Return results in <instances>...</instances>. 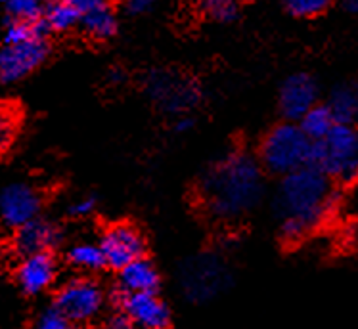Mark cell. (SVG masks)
I'll list each match as a JSON object with an SVG mask.
<instances>
[{"mask_svg": "<svg viewBox=\"0 0 358 329\" xmlns=\"http://www.w3.org/2000/svg\"><path fill=\"white\" fill-rule=\"evenodd\" d=\"M337 203L339 198L334 180L316 165L285 175L278 193L282 235L287 242H299L324 222Z\"/></svg>", "mask_w": 358, "mask_h": 329, "instance_id": "1", "label": "cell"}, {"mask_svg": "<svg viewBox=\"0 0 358 329\" xmlns=\"http://www.w3.org/2000/svg\"><path fill=\"white\" fill-rule=\"evenodd\" d=\"M263 193L261 165L243 152L219 161L205 176L201 198L217 219H238L257 205Z\"/></svg>", "mask_w": 358, "mask_h": 329, "instance_id": "2", "label": "cell"}, {"mask_svg": "<svg viewBox=\"0 0 358 329\" xmlns=\"http://www.w3.org/2000/svg\"><path fill=\"white\" fill-rule=\"evenodd\" d=\"M313 147L315 142L299 124H276L261 142V163L272 175L285 176L310 165Z\"/></svg>", "mask_w": 358, "mask_h": 329, "instance_id": "3", "label": "cell"}, {"mask_svg": "<svg viewBox=\"0 0 358 329\" xmlns=\"http://www.w3.org/2000/svg\"><path fill=\"white\" fill-rule=\"evenodd\" d=\"M337 184L358 182V129L337 123L328 136L315 142L313 161Z\"/></svg>", "mask_w": 358, "mask_h": 329, "instance_id": "4", "label": "cell"}, {"mask_svg": "<svg viewBox=\"0 0 358 329\" xmlns=\"http://www.w3.org/2000/svg\"><path fill=\"white\" fill-rule=\"evenodd\" d=\"M56 308L73 323L90 322L103 308L102 287L88 278L69 279L59 287Z\"/></svg>", "mask_w": 358, "mask_h": 329, "instance_id": "5", "label": "cell"}, {"mask_svg": "<svg viewBox=\"0 0 358 329\" xmlns=\"http://www.w3.org/2000/svg\"><path fill=\"white\" fill-rule=\"evenodd\" d=\"M46 38H29L23 43L0 46V85H12L33 73L48 58Z\"/></svg>", "mask_w": 358, "mask_h": 329, "instance_id": "6", "label": "cell"}, {"mask_svg": "<svg viewBox=\"0 0 358 329\" xmlns=\"http://www.w3.org/2000/svg\"><path fill=\"white\" fill-rule=\"evenodd\" d=\"M100 247L106 255L108 266L113 270H123L127 264L134 263V261L144 256L146 243H144V237L136 228L119 222V224H113L103 232Z\"/></svg>", "mask_w": 358, "mask_h": 329, "instance_id": "7", "label": "cell"}, {"mask_svg": "<svg viewBox=\"0 0 358 329\" xmlns=\"http://www.w3.org/2000/svg\"><path fill=\"white\" fill-rule=\"evenodd\" d=\"M41 193L27 184H12L0 193V214L8 226L20 228L37 219L41 209Z\"/></svg>", "mask_w": 358, "mask_h": 329, "instance_id": "8", "label": "cell"}, {"mask_svg": "<svg viewBox=\"0 0 358 329\" xmlns=\"http://www.w3.org/2000/svg\"><path fill=\"white\" fill-rule=\"evenodd\" d=\"M119 305L132 322L144 329L167 328L169 308L157 297V293H124L121 291Z\"/></svg>", "mask_w": 358, "mask_h": 329, "instance_id": "9", "label": "cell"}, {"mask_svg": "<svg viewBox=\"0 0 358 329\" xmlns=\"http://www.w3.org/2000/svg\"><path fill=\"white\" fill-rule=\"evenodd\" d=\"M318 87L307 73H295L282 85L280 110L289 121H299L310 108L316 105Z\"/></svg>", "mask_w": 358, "mask_h": 329, "instance_id": "10", "label": "cell"}, {"mask_svg": "<svg viewBox=\"0 0 358 329\" xmlns=\"http://www.w3.org/2000/svg\"><path fill=\"white\" fill-rule=\"evenodd\" d=\"M150 94L161 108L173 113L186 111L199 98V92L188 85V81L173 75H154V79L150 81Z\"/></svg>", "mask_w": 358, "mask_h": 329, "instance_id": "11", "label": "cell"}, {"mask_svg": "<svg viewBox=\"0 0 358 329\" xmlns=\"http://www.w3.org/2000/svg\"><path fill=\"white\" fill-rule=\"evenodd\" d=\"M56 258L50 251L27 255L17 268V282L27 295H38L46 291L56 279Z\"/></svg>", "mask_w": 358, "mask_h": 329, "instance_id": "12", "label": "cell"}, {"mask_svg": "<svg viewBox=\"0 0 358 329\" xmlns=\"http://www.w3.org/2000/svg\"><path fill=\"white\" fill-rule=\"evenodd\" d=\"M59 240V232L50 222H44L41 219L29 220L27 224L17 228L15 234V249L22 255H35L43 251H50Z\"/></svg>", "mask_w": 358, "mask_h": 329, "instance_id": "13", "label": "cell"}, {"mask_svg": "<svg viewBox=\"0 0 358 329\" xmlns=\"http://www.w3.org/2000/svg\"><path fill=\"white\" fill-rule=\"evenodd\" d=\"M119 287L124 293H155L159 287V274L144 256L119 270Z\"/></svg>", "mask_w": 358, "mask_h": 329, "instance_id": "14", "label": "cell"}, {"mask_svg": "<svg viewBox=\"0 0 358 329\" xmlns=\"http://www.w3.org/2000/svg\"><path fill=\"white\" fill-rule=\"evenodd\" d=\"M328 105L337 123L358 126V81L339 85L331 92Z\"/></svg>", "mask_w": 358, "mask_h": 329, "instance_id": "15", "label": "cell"}, {"mask_svg": "<svg viewBox=\"0 0 358 329\" xmlns=\"http://www.w3.org/2000/svg\"><path fill=\"white\" fill-rule=\"evenodd\" d=\"M80 25L87 35L92 38H110L117 31V20L110 8V4H103L94 10H88L80 17Z\"/></svg>", "mask_w": 358, "mask_h": 329, "instance_id": "16", "label": "cell"}, {"mask_svg": "<svg viewBox=\"0 0 358 329\" xmlns=\"http://www.w3.org/2000/svg\"><path fill=\"white\" fill-rule=\"evenodd\" d=\"M336 124L337 121L329 105H318V103L299 119V126L313 142H320L326 138Z\"/></svg>", "mask_w": 358, "mask_h": 329, "instance_id": "17", "label": "cell"}, {"mask_svg": "<svg viewBox=\"0 0 358 329\" xmlns=\"http://www.w3.org/2000/svg\"><path fill=\"white\" fill-rule=\"evenodd\" d=\"M44 22L48 23L50 31H69L73 29L77 23H80L83 14L79 8H75L67 0H52L48 6L44 8Z\"/></svg>", "mask_w": 358, "mask_h": 329, "instance_id": "18", "label": "cell"}, {"mask_svg": "<svg viewBox=\"0 0 358 329\" xmlns=\"http://www.w3.org/2000/svg\"><path fill=\"white\" fill-rule=\"evenodd\" d=\"M67 261L73 264L75 268L88 272L100 270L103 266H108L102 247L94 245V243H79V245L71 247L67 253Z\"/></svg>", "mask_w": 358, "mask_h": 329, "instance_id": "19", "label": "cell"}, {"mask_svg": "<svg viewBox=\"0 0 358 329\" xmlns=\"http://www.w3.org/2000/svg\"><path fill=\"white\" fill-rule=\"evenodd\" d=\"M20 129V111L14 103H0V154L14 144Z\"/></svg>", "mask_w": 358, "mask_h": 329, "instance_id": "20", "label": "cell"}, {"mask_svg": "<svg viewBox=\"0 0 358 329\" xmlns=\"http://www.w3.org/2000/svg\"><path fill=\"white\" fill-rule=\"evenodd\" d=\"M6 14L10 22H38L43 20L44 8L41 0H6Z\"/></svg>", "mask_w": 358, "mask_h": 329, "instance_id": "21", "label": "cell"}, {"mask_svg": "<svg viewBox=\"0 0 358 329\" xmlns=\"http://www.w3.org/2000/svg\"><path fill=\"white\" fill-rule=\"evenodd\" d=\"M199 8L217 22H232L238 15V0H199Z\"/></svg>", "mask_w": 358, "mask_h": 329, "instance_id": "22", "label": "cell"}, {"mask_svg": "<svg viewBox=\"0 0 358 329\" xmlns=\"http://www.w3.org/2000/svg\"><path fill=\"white\" fill-rule=\"evenodd\" d=\"M284 4L295 17H316L331 6V0H284Z\"/></svg>", "mask_w": 358, "mask_h": 329, "instance_id": "23", "label": "cell"}, {"mask_svg": "<svg viewBox=\"0 0 358 329\" xmlns=\"http://www.w3.org/2000/svg\"><path fill=\"white\" fill-rule=\"evenodd\" d=\"M35 329H75V323L54 307L38 318Z\"/></svg>", "mask_w": 358, "mask_h": 329, "instance_id": "24", "label": "cell"}, {"mask_svg": "<svg viewBox=\"0 0 358 329\" xmlns=\"http://www.w3.org/2000/svg\"><path fill=\"white\" fill-rule=\"evenodd\" d=\"M94 205L96 201L92 198H80L69 205V214L71 217H87V214L94 211Z\"/></svg>", "mask_w": 358, "mask_h": 329, "instance_id": "25", "label": "cell"}, {"mask_svg": "<svg viewBox=\"0 0 358 329\" xmlns=\"http://www.w3.org/2000/svg\"><path fill=\"white\" fill-rule=\"evenodd\" d=\"M102 329H136V323L123 312V314H115L111 316L110 320H106Z\"/></svg>", "mask_w": 358, "mask_h": 329, "instance_id": "26", "label": "cell"}, {"mask_svg": "<svg viewBox=\"0 0 358 329\" xmlns=\"http://www.w3.org/2000/svg\"><path fill=\"white\" fill-rule=\"evenodd\" d=\"M152 6H154V0H124V8L132 15L146 14Z\"/></svg>", "mask_w": 358, "mask_h": 329, "instance_id": "27", "label": "cell"}, {"mask_svg": "<svg viewBox=\"0 0 358 329\" xmlns=\"http://www.w3.org/2000/svg\"><path fill=\"white\" fill-rule=\"evenodd\" d=\"M67 2H71L75 8H79L80 14H85L88 10H94L98 6H103V4H108V0H67Z\"/></svg>", "mask_w": 358, "mask_h": 329, "instance_id": "28", "label": "cell"}, {"mask_svg": "<svg viewBox=\"0 0 358 329\" xmlns=\"http://www.w3.org/2000/svg\"><path fill=\"white\" fill-rule=\"evenodd\" d=\"M192 126H194V121H192V117H178L175 123V131L186 132V131H190Z\"/></svg>", "mask_w": 358, "mask_h": 329, "instance_id": "29", "label": "cell"}, {"mask_svg": "<svg viewBox=\"0 0 358 329\" xmlns=\"http://www.w3.org/2000/svg\"><path fill=\"white\" fill-rule=\"evenodd\" d=\"M341 2V6L345 10H349V12H358V0H339Z\"/></svg>", "mask_w": 358, "mask_h": 329, "instance_id": "30", "label": "cell"}, {"mask_svg": "<svg viewBox=\"0 0 358 329\" xmlns=\"http://www.w3.org/2000/svg\"><path fill=\"white\" fill-rule=\"evenodd\" d=\"M0 2H6V0H0Z\"/></svg>", "mask_w": 358, "mask_h": 329, "instance_id": "31", "label": "cell"}, {"mask_svg": "<svg viewBox=\"0 0 358 329\" xmlns=\"http://www.w3.org/2000/svg\"><path fill=\"white\" fill-rule=\"evenodd\" d=\"M159 329H167V328H159Z\"/></svg>", "mask_w": 358, "mask_h": 329, "instance_id": "32", "label": "cell"}, {"mask_svg": "<svg viewBox=\"0 0 358 329\" xmlns=\"http://www.w3.org/2000/svg\"><path fill=\"white\" fill-rule=\"evenodd\" d=\"M0 46H2V44H0Z\"/></svg>", "mask_w": 358, "mask_h": 329, "instance_id": "33", "label": "cell"}]
</instances>
